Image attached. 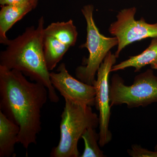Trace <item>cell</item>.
<instances>
[{
  "label": "cell",
  "instance_id": "8992f818",
  "mask_svg": "<svg viewBox=\"0 0 157 157\" xmlns=\"http://www.w3.org/2000/svg\"><path fill=\"white\" fill-rule=\"evenodd\" d=\"M135 7L121 10L117 15V20L109 25V33L118 40L115 54L118 58L121 52L127 46L147 38H157V22L149 24L142 17L136 20Z\"/></svg>",
  "mask_w": 157,
  "mask_h": 157
},
{
  "label": "cell",
  "instance_id": "9a60e30c",
  "mask_svg": "<svg viewBox=\"0 0 157 157\" xmlns=\"http://www.w3.org/2000/svg\"><path fill=\"white\" fill-rule=\"evenodd\" d=\"M128 154L132 157H157V145L154 151L143 148L138 144H133L127 150Z\"/></svg>",
  "mask_w": 157,
  "mask_h": 157
},
{
  "label": "cell",
  "instance_id": "5b68a950",
  "mask_svg": "<svg viewBox=\"0 0 157 157\" xmlns=\"http://www.w3.org/2000/svg\"><path fill=\"white\" fill-rule=\"evenodd\" d=\"M109 100L111 107L125 104L128 108L157 102V76L148 69L135 76L133 84L128 86L118 74H113L109 84Z\"/></svg>",
  "mask_w": 157,
  "mask_h": 157
},
{
  "label": "cell",
  "instance_id": "8fae6325",
  "mask_svg": "<svg viewBox=\"0 0 157 157\" xmlns=\"http://www.w3.org/2000/svg\"><path fill=\"white\" fill-rule=\"evenodd\" d=\"M150 65L152 69L157 70V38H152L148 47L143 52L113 66L111 72L124 70L126 68H135L138 72L144 67Z\"/></svg>",
  "mask_w": 157,
  "mask_h": 157
},
{
  "label": "cell",
  "instance_id": "4fadbf2b",
  "mask_svg": "<svg viewBox=\"0 0 157 157\" xmlns=\"http://www.w3.org/2000/svg\"><path fill=\"white\" fill-rule=\"evenodd\" d=\"M57 39L44 34L43 51L46 66L49 71H52L70 48Z\"/></svg>",
  "mask_w": 157,
  "mask_h": 157
},
{
  "label": "cell",
  "instance_id": "7c38bea8",
  "mask_svg": "<svg viewBox=\"0 0 157 157\" xmlns=\"http://www.w3.org/2000/svg\"><path fill=\"white\" fill-rule=\"evenodd\" d=\"M44 34L57 39L70 47L76 45L78 32L73 20L67 21L52 23L44 29Z\"/></svg>",
  "mask_w": 157,
  "mask_h": 157
},
{
  "label": "cell",
  "instance_id": "52a82bcc",
  "mask_svg": "<svg viewBox=\"0 0 157 157\" xmlns=\"http://www.w3.org/2000/svg\"><path fill=\"white\" fill-rule=\"evenodd\" d=\"M117 59L115 55L111 51L108 52L98 69L94 84L96 89L95 106L99 112V144L101 147H104L112 140V133L109 129L111 115L109 76Z\"/></svg>",
  "mask_w": 157,
  "mask_h": 157
},
{
  "label": "cell",
  "instance_id": "2e32d148",
  "mask_svg": "<svg viewBox=\"0 0 157 157\" xmlns=\"http://www.w3.org/2000/svg\"><path fill=\"white\" fill-rule=\"evenodd\" d=\"M29 1L30 0H0V4L1 6L13 5Z\"/></svg>",
  "mask_w": 157,
  "mask_h": 157
},
{
  "label": "cell",
  "instance_id": "6da1fadb",
  "mask_svg": "<svg viewBox=\"0 0 157 157\" xmlns=\"http://www.w3.org/2000/svg\"><path fill=\"white\" fill-rule=\"evenodd\" d=\"M48 98L45 86L29 81L19 71L0 66V110L19 126L18 143L25 149L36 144L42 130L41 112Z\"/></svg>",
  "mask_w": 157,
  "mask_h": 157
},
{
  "label": "cell",
  "instance_id": "5bb4252c",
  "mask_svg": "<svg viewBox=\"0 0 157 157\" xmlns=\"http://www.w3.org/2000/svg\"><path fill=\"white\" fill-rule=\"evenodd\" d=\"M81 138L84 141V150L83 154L80 157H106L99 147L100 135L96 132V128H88L82 134Z\"/></svg>",
  "mask_w": 157,
  "mask_h": 157
},
{
  "label": "cell",
  "instance_id": "ba28073f",
  "mask_svg": "<svg viewBox=\"0 0 157 157\" xmlns=\"http://www.w3.org/2000/svg\"><path fill=\"white\" fill-rule=\"evenodd\" d=\"M57 71V73L50 72L51 81L65 100L90 107L95 106L96 89L94 85L86 84L73 77L64 63L60 64Z\"/></svg>",
  "mask_w": 157,
  "mask_h": 157
},
{
  "label": "cell",
  "instance_id": "277c9868",
  "mask_svg": "<svg viewBox=\"0 0 157 157\" xmlns=\"http://www.w3.org/2000/svg\"><path fill=\"white\" fill-rule=\"evenodd\" d=\"M94 8L92 4L85 5L81 12L86 22V39L80 48H87L89 56L84 61L83 66L75 70L76 77L86 84L94 85L96 75L100 66L110 49L118 45L116 37H107L100 33L94 18Z\"/></svg>",
  "mask_w": 157,
  "mask_h": 157
},
{
  "label": "cell",
  "instance_id": "9c48e42d",
  "mask_svg": "<svg viewBox=\"0 0 157 157\" xmlns=\"http://www.w3.org/2000/svg\"><path fill=\"white\" fill-rule=\"evenodd\" d=\"M38 0H30L25 2L1 6L0 11V43L6 45L9 40L7 32L18 21L36 8Z\"/></svg>",
  "mask_w": 157,
  "mask_h": 157
},
{
  "label": "cell",
  "instance_id": "3957f363",
  "mask_svg": "<svg viewBox=\"0 0 157 157\" xmlns=\"http://www.w3.org/2000/svg\"><path fill=\"white\" fill-rule=\"evenodd\" d=\"M61 115L60 139L57 146L52 149L51 157H78V140L89 128H97L99 125L98 114L92 107L65 100Z\"/></svg>",
  "mask_w": 157,
  "mask_h": 157
},
{
  "label": "cell",
  "instance_id": "7a4b0ae2",
  "mask_svg": "<svg viewBox=\"0 0 157 157\" xmlns=\"http://www.w3.org/2000/svg\"><path fill=\"white\" fill-rule=\"evenodd\" d=\"M44 25L45 19L42 16L37 27H29L15 39H9L5 45L6 49L0 53V66L19 71L32 81L45 86L51 102L57 103L59 98L51 81L50 72L43 54Z\"/></svg>",
  "mask_w": 157,
  "mask_h": 157
},
{
  "label": "cell",
  "instance_id": "30bf717a",
  "mask_svg": "<svg viewBox=\"0 0 157 157\" xmlns=\"http://www.w3.org/2000/svg\"><path fill=\"white\" fill-rule=\"evenodd\" d=\"M20 128L0 110V157H16Z\"/></svg>",
  "mask_w": 157,
  "mask_h": 157
}]
</instances>
